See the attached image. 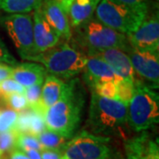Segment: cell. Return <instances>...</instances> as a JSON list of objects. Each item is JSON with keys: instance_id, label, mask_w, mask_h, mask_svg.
<instances>
[{"instance_id": "8", "label": "cell", "mask_w": 159, "mask_h": 159, "mask_svg": "<svg viewBox=\"0 0 159 159\" xmlns=\"http://www.w3.org/2000/svg\"><path fill=\"white\" fill-rule=\"evenodd\" d=\"M0 20L23 59L30 61L37 55L34 48L32 15L13 13L4 16Z\"/></svg>"}, {"instance_id": "20", "label": "cell", "mask_w": 159, "mask_h": 159, "mask_svg": "<svg viewBox=\"0 0 159 159\" xmlns=\"http://www.w3.org/2000/svg\"><path fill=\"white\" fill-rule=\"evenodd\" d=\"M37 139L40 144L43 148H51V149H62L63 147L67 142V139L62 135L58 134L54 131L46 128L41 134L37 135Z\"/></svg>"}, {"instance_id": "34", "label": "cell", "mask_w": 159, "mask_h": 159, "mask_svg": "<svg viewBox=\"0 0 159 159\" xmlns=\"http://www.w3.org/2000/svg\"><path fill=\"white\" fill-rule=\"evenodd\" d=\"M9 159H29L28 156L25 154L24 151L18 149V148H14L12 149L11 152V155L9 157Z\"/></svg>"}, {"instance_id": "15", "label": "cell", "mask_w": 159, "mask_h": 159, "mask_svg": "<svg viewBox=\"0 0 159 159\" xmlns=\"http://www.w3.org/2000/svg\"><path fill=\"white\" fill-rule=\"evenodd\" d=\"M32 18L34 48L37 54L48 51L60 43L61 38L46 21L41 8L34 11Z\"/></svg>"}, {"instance_id": "19", "label": "cell", "mask_w": 159, "mask_h": 159, "mask_svg": "<svg viewBox=\"0 0 159 159\" xmlns=\"http://www.w3.org/2000/svg\"><path fill=\"white\" fill-rule=\"evenodd\" d=\"M43 0H0V10L13 13H29L42 7Z\"/></svg>"}, {"instance_id": "27", "label": "cell", "mask_w": 159, "mask_h": 159, "mask_svg": "<svg viewBox=\"0 0 159 159\" xmlns=\"http://www.w3.org/2000/svg\"><path fill=\"white\" fill-rule=\"evenodd\" d=\"M91 92L99 97L117 100V82L108 81L99 84L94 87L91 89Z\"/></svg>"}, {"instance_id": "16", "label": "cell", "mask_w": 159, "mask_h": 159, "mask_svg": "<svg viewBox=\"0 0 159 159\" xmlns=\"http://www.w3.org/2000/svg\"><path fill=\"white\" fill-rule=\"evenodd\" d=\"M47 74L46 69L41 64L35 62L23 63L12 68L11 78L24 88H28L43 83Z\"/></svg>"}, {"instance_id": "5", "label": "cell", "mask_w": 159, "mask_h": 159, "mask_svg": "<svg viewBox=\"0 0 159 159\" xmlns=\"http://www.w3.org/2000/svg\"><path fill=\"white\" fill-rule=\"evenodd\" d=\"M158 122V93L135 78L133 97L127 104V125L133 131L142 133L153 128Z\"/></svg>"}, {"instance_id": "18", "label": "cell", "mask_w": 159, "mask_h": 159, "mask_svg": "<svg viewBox=\"0 0 159 159\" xmlns=\"http://www.w3.org/2000/svg\"><path fill=\"white\" fill-rule=\"evenodd\" d=\"M66 88V81L51 74H47L42 86V102L45 110L60 99Z\"/></svg>"}, {"instance_id": "22", "label": "cell", "mask_w": 159, "mask_h": 159, "mask_svg": "<svg viewBox=\"0 0 159 159\" xmlns=\"http://www.w3.org/2000/svg\"><path fill=\"white\" fill-rule=\"evenodd\" d=\"M17 111L0 107V133L14 129L18 119Z\"/></svg>"}, {"instance_id": "17", "label": "cell", "mask_w": 159, "mask_h": 159, "mask_svg": "<svg viewBox=\"0 0 159 159\" xmlns=\"http://www.w3.org/2000/svg\"><path fill=\"white\" fill-rule=\"evenodd\" d=\"M101 0H74L68 11L70 25L76 28L93 17Z\"/></svg>"}, {"instance_id": "1", "label": "cell", "mask_w": 159, "mask_h": 159, "mask_svg": "<svg viewBox=\"0 0 159 159\" xmlns=\"http://www.w3.org/2000/svg\"><path fill=\"white\" fill-rule=\"evenodd\" d=\"M86 102V93L78 78L68 80L62 97L44 111L48 129L67 140L74 136L81 121Z\"/></svg>"}, {"instance_id": "29", "label": "cell", "mask_w": 159, "mask_h": 159, "mask_svg": "<svg viewBox=\"0 0 159 159\" xmlns=\"http://www.w3.org/2000/svg\"><path fill=\"white\" fill-rule=\"evenodd\" d=\"M25 88L11 78L0 81V97H3L12 93L24 94Z\"/></svg>"}, {"instance_id": "3", "label": "cell", "mask_w": 159, "mask_h": 159, "mask_svg": "<svg viewBox=\"0 0 159 159\" xmlns=\"http://www.w3.org/2000/svg\"><path fill=\"white\" fill-rule=\"evenodd\" d=\"M31 62L41 63L47 73L59 79L71 80L81 74L87 62V55L74 44L59 43L48 51L35 55Z\"/></svg>"}, {"instance_id": "6", "label": "cell", "mask_w": 159, "mask_h": 159, "mask_svg": "<svg viewBox=\"0 0 159 159\" xmlns=\"http://www.w3.org/2000/svg\"><path fill=\"white\" fill-rule=\"evenodd\" d=\"M148 11L147 6L128 5L118 0H101L95 17L109 28L128 35L141 26Z\"/></svg>"}, {"instance_id": "23", "label": "cell", "mask_w": 159, "mask_h": 159, "mask_svg": "<svg viewBox=\"0 0 159 159\" xmlns=\"http://www.w3.org/2000/svg\"><path fill=\"white\" fill-rule=\"evenodd\" d=\"M16 148L22 151L28 149H35L41 151L43 149L37 137L29 134H18L16 140Z\"/></svg>"}, {"instance_id": "24", "label": "cell", "mask_w": 159, "mask_h": 159, "mask_svg": "<svg viewBox=\"0 0 159 159\" xmlns=\"http://www.w3.org/2000/svg\"><path fill=\"white\" fill-rule=\"evenodd\" d=\"M2 99L9 106V108L17 111V112H20L25 109L29 108L28 102L26 100V97L24 96V94L12 93V94L3 97Z\"/></svg>"}, {"instance_id": "33", "label": "cell", "mask_w": 159, "mask_h": 159, "mask_svg": "<svg viewBox=\"0 0 159 159\" xmlns=\"http://www.w3.org/2000/svg\"><path fill=\"white\" fill-rule=\"evenodd\" d=\"M118 1L128 5H142L150 7V5L152 3H156V1L157 2L158 0H118Z\"/></svg>"}, {"instance_id": "2", "label": "cell", "mask_w": 159, "mask_h": 159, "mask_svg": "<svg viewBox=\"0 0 159 159\" xmlns=\"http://www.w3.org/2000/svg\"><path fill=\"white\" fill-rule=\"evenodd\" d=\"M88 125L93 134L108 136L118 134L127 125V105L116 99L91 94Z\"/></svg>"}, {"instance_id": "37", "label": "cell", "mask_w": 159, "mask_h": 159, "mask_svg": "<svg viewBox=\"0 0 159 159\" xmlns=\"http://www.w3.org/2000/svg\"><path fill=\"white\" fill-rule=\"evenodd\" d=\"M0 156H1V153H0Z\"/></svg>"}, {"instance_id": "28", "label": "cell", "mask_w": 159, "mask_h": 159, "mask_svg": "<svg viewBox=\"0 0 159 159\" xmlns=\"http://www.w3.org/2000/svg\"><path fill=\"white\" fill-rule=\"evenodd\" d=\"M134 93V83L125 80H120L117 82V100L128 104Z\"/></svg>"}, {"instance_id": "35", "label": "cell", "mask_w": 159, "mask_h": 159, "mask_svg": "<svg viewBox=\"0 0 159 159\" xmlns=\"http://www.w3.org/2000/svg\"><path fill=\"white\" fill-rule=\"evenodd\" d=\"M25 154L28 156L29 159H42L41 157V152L39 150H35V149H28L24 151Z\"/></svg>"}, {"instance_id": "14", "label": "cell", "mask_w": 159, "mask_h": 159, "mask_svg": "<svg viewBox=\"0 0 159 159\" xmlns=\"http://www.w3.org/2000/svg\"><path fill=\"white\" fill-rule=\"evenodd\" d=\"M46 21L56 31L61 39L69 42L73 34L68 15L63 10L57 0H43L41 7Z\"/></svg>"}, {"instance_id": "4", "label": "cell", "mask_w": 159, "mask_h": 159, "mask_svg": "<svg viewBox=\"0 0 159 159\" xmlns=\"http://www.w3.org/2000/svg\"><path fill=\"white\" fill-rule=\"evenodd\" d=\"M74 43L82 48L86 53L109 49H119L128 53L132 50L126 35L104 25L97 18L74 28Z\"/></svg>"}, {"instance_id": "32", "label": "cell", "mask_w": 159, "mask_h": 159, "mask_svg": "<svg viewBox=\"0 0 159 159\" xmlns=\"http://www.w3.org/2000/svg\"><path fill=\"white\" fill-rule=\"evenodd\" d=\"M12 68V66H10L8 65L0 64V81L11 78Z\"/></svg>"}, {"instance_id": "26", "label": "cell", "mask_w": 159, "mask_h": 159, "mask_svg": "<svg viewBox=\"0 0 159 159\" xmlns=\"http://www.w3.org/2000/svg\"><path fill=\"white\" fill-rule=\"evenodd\" d=\"M18 133L15 129L0 133V153L10 151L16 148Z\"/></svg>"}, {"instance_id": "10", "label": "cell", "mask_w": 159, "mask_h": 159, "mask_svg": "<svg viewBox=\"0 0 159 159\" xmlns=\"http://www.w3.org/2000/svg\"><path fill=\"white\" fill-rule=\"evenodd\" d=\"M131 48L136 51H159L158 11H154L143 20L138 29L126 35Z\"/></svg>"}, {"instance_id": "13", "label": "cell", "mask_w": 159, "mask_h": 159, "mask_svg": "<svg viewBox=\"0 0 159 159\" xmlns=\"http://www.w3.org/2000/svg\"><path fill=\"white\" fill-rule=\"evenodd\" d=\"M82 77L85 84L90 89L104 82H119L122 80L108 64L93 56H87V62L82 71Z\"/></svg>"}, {"instance_id": "25", "label": "cell", "mask_w": 159, "mask_h": 159, "mask_svg": "<svg viewBox=\"0 0 159 159\" xmlns=\"http://www.w3.org/2000/svg\"><path fill=\"white\" fill-rule=\"evenodd\" d=\"M47 128L44 115L31 110V116H30V122H29V134L37 136L43 131Z\"/></svg>"}, {"instance_id": "21", "label": "cell", "mask_w": 159, "mask_h": 159, "mask_svg": "<svg viewBox=\"0 0 159 159\" xmlns=\"http://www.w3.org/2000/svg\"><path fill=\"white\" fill-rule=\"evenodd\" d=\"M42 86L43 83H39L25 88L24 96L26 97L29 109L44 115L45 108L42 102Z\"/></svg>"}, {"instance_id": "30", "label": "cell", "mask_w": 159, "mask_h": 159, "mask_svg": "<svg viewBox=\"0 0 159 159\" xmlns=\"http://www.w3.org/2000/svg\"><path fill=\"white\" fill-rule=\"evenodd\" d=\"M0 64L17 66L18 61L16 58L11 54V52L7 49L6 44L0 40Z\"/></svg>"}, {"instance_id": "36", "label": "cell", "mask_w": 159, "mask_h": 159, "mask_svg": "<svg viewBox=\"0 0 159 159\" xmlns=\"http://www.w3.org/2000/svg\"><path fill=\"white\" fill-rule=\"evenodd\" d=\"M57 3L60 5V6L63 8V10L66 11V13L68 15V11L70 7L72 6L74 0H57Z\"/></svg>"}, {"instance_id": "7", "label": "cell", "mask_w": 159, "mask_h": 159, "mask_svg": "<svg viewBox=\"0 0 159 159\" xmlns=\"http://www.w3.org/2000/svg\"><path fill=\"white\" fill-rule=\"evenodd\" d=\"M111 138L83 129L69 139L61 149L66 159H114Z\"/></svg>"}, {"instance_id": "31", "label": "cell", "mask_w": 159, "mask_h": 159, "mask_svg": "<svg viewBox=\"0 0 159 159\" xmlns=\"http://www.w3.org/2000/svg\"><path fill=\"white\" fill-rule=\"evenodd\" d=\"M40 152L42 159H66L60 149L43 148Z\"/></svg>"}, {"instance_id": "9", "label": "cell", "mask_w": 159, "mask_h": 159, "mask_svg": "<svg viewBox=\"0 0 159 159\" xmlns=\"http://www.w3.org/2000/svg\"><path fill=\"white\" fill-rule=\"evenodd\" d=\"M130 58L134 74L142 79V82L152 89L159 87L158 51H136L132 49L126 53Z\"/></svg>"}, {"instance_id": "11", "label": "cell", "mask_w": 159, "mask_h": 159, "mask_svg": "<svg viewBox=\"0 0 159 159\" xmlns=\"http://www.w3.org/2000/svg\"><path fill=\"white\" fill-rule=\"evenodd\" d=\"M86 55L102 59L108 64L119 78L131 83L134 82V72L131 65L130 58L125 51L119 49H109L100 51H90Z\"/></svg>"}, {"instance_id": "12", "label": "cell", "mask_w": 159, "mask_h": 159, "mask_svg": "<svg viewBox=\"0 0 159 159\" xmlns=\"http://www.w3.org/2000/svg\"><path fill=\"white\" fill-rule=\"evenodd\" d=\"M125 159H159L158 139H154L148 133L125 140L124 142Z\"/></svg>"}]
</instances>
